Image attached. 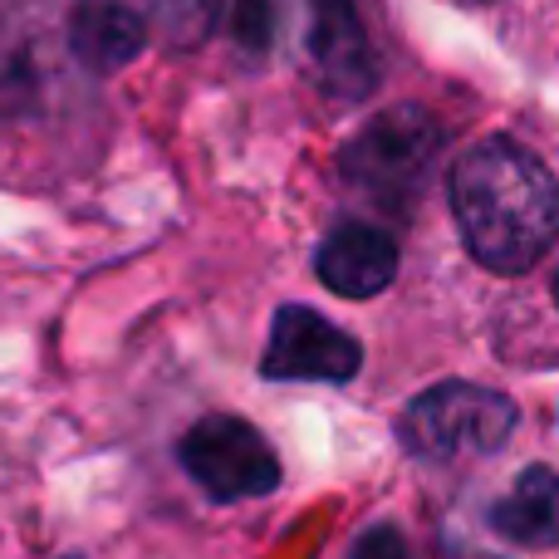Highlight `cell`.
<instances>
[{
	"label": "cell",
	"mask_w": 559,
	"mask_h": 559,
	"mask_svg": "<svg viewBox=\"0 0 559 559\" xmlns=\"http://www.w3.org/2000/svg\"><path fill=\"white\" fill-rule=\"evenodd\" d=\"M447 192L456 226L486 271H531L559 236L555 173L511 138H486L456 157Z\"/></svg>",
	"instance_id": "6da1fadb"
},
{
	"label": "cell",
	"mask_w": 559,
	"mask_h": 559,
	"mask_svg": "<svg viewBox=\"0 0 559 559\" xmlns=\"http://www.w3.org/2000/svg\"><path fill=\"white\" fill-rule=\"evenodd\" d=\"M442 157V128L427 108L397 104L373 114L338 153V173L354 192L373 197L388 212H413L423 187L432 182V167Z\"/></svg>",
	"instance_id": "7a4b0ae2"
},
{
	"label": "cell",
	"mask_w": 559,
	"mask_h": 559,
	"mask_svg": "<svg viewBox=\"0 0 559 559\" xmlns=\"http://www.w3.org/2000/svg\"><path fill=\"white\" fill-rule=\"evenodd\" d=\"M515 432V403L496 388L481 383H437L407 403L397 437H403L407 456L417 462H472V456H491L511 442Z\"/></svg>",
	"instance_id": "3957f363"
},
{
	"label": "cell",
	"mask_w": 559,
	"mask_h": 559,
	"mask_svg": "<svg viewBox=\"0 0 559 559\" xmlns=\"http://www.w3.org/2000/svg\"><path fill=\"white\" fill-rule=\"evenodd\" d=\"M182 472L202 486L212 501H251L280 486V456L261 432L241 417H202L177 447Z\"/></svg>",
	"instance_id": "277c9868"
},
{
	"label": "cell",
	"mask_w": 559,
	"mask_h": 559,
	"mask_svg": "<svg viewBox=\"0 0 559 559\" xmlns=\"http://www.w3.org/2000/svg\"><path fill=\"white\" fill-rule=\"evenodd\" d=\"M358 364H364V348L354 334H344L305 305H285L271 324L261 373L275 383H348Z\"/></svg>",
	"instance_id": "5b68a950"
},
{
	"label": "cell",
	"mask_w": 559,
	"mask_h": 559,
	"mask_svg": "<svg viewBox=\"0 0 559 559\" xmlns=\"http://www.w3.org/2000/svg\"><path fill=\"white\" fill-rule=\"evenodd\" d=\"M305 5H309L305 45H309V64H314L319 84L334 98H344V104L364 98L378 79V59L354 0H305Z\"/></svg>",
	"instance_id": "8992f818"
},
{
	"label": "cell",
	"mask_w": 559,
	"mask_h": 559,
	"mask_svg": "<svg viewBox=\"0 0 559 559\" xmlns=\"http://www.w3.org/2000/svg\"><path fill=\"white\" fill-rule=\"evenodd\" d=\"M314 271L334 295L368 299V295H378V289L393 285L397 246H393V236L378 231V226L344 222L324 236V246H319V255H314Z\"/></svg>",
	"instance_id": "52a82bcc"
},
{
	"label": "cell",
	"mask_w": 559,
	"mask_h": 559,
	"mask_svg": "<svg viewBox=\"0 0 559 559\" xmlns=\"http://www.w3.org/2000/svg\"><path fill=\"white\" fill-rule=\"evenodd\" d=\"M147 45V20L123 0H79L69 10V55L88 74H118Z\"/></svg>",
	"instance_id": "ba28073f"
},
{
	"label": "cell",
	"mask_w": 559,
	"mask_h": 559,
	"mask_svg": "<svg viewBox=\"0 0 559 559\" xmlns=\"http://www.w3.org/2000/svg\"><path fill=\"white\" fill-rule=\"evenodd\" d=\"M491 525L501 540L521 550H550L559 545V472L525 466L515 486L491 506Z\"/></svg>",
	"instance_id": "9c48e42d"
},
{
	"label": "cell",
	"mask_w": 559,
	"mask_h": 559,
	"mask_svg": "<svg viewBox=\"0 0 559 559\" xmlns=\"http://www.w3.org/2000/svg\"><path fill=\"white\" fill-rule=\"evenodd\" d=\"M216 10H222V0H153V25L167 45L197 49L212 39Z\"/></svg>",
	"instance_id": "30bf717a"
},
{
	"label": "cell",
	"mask_w": 559,
	"mask_h": 559,
	"mask_svg": "<svg viewBox=\"0 0 559 559\" xmlns=\"http://www.w3.org/2000/svg\"><path fill=\"white\" fill-rule=\"evenodd\" d=\"M236 39L251 55L275 45V0H236Z\"/></svg>",
	"instance_id": "8fae6325"
},
{
	"label": "cell",
	"mask_w": 559,
	"mask_h": 559,
	"mask_svg": "<svg viewBox=\"0 0 559 559\" xmlns=\"http://www.w3.org/2000/svg\"><path fill=\"white\" fill-rule=\"evenodd\" d=\"M348 559H407V540L397 525H373L358 535V545L348 550Z\"/></svg>",
	"instance_id": "7c38bea8"
},
{
	"label": "cell",
	"mask_w": 559,
	"mask_h": 559,
	"mask_svg": "<svg viewBox=\"0 0 559 559\" xmlns=\"http://www.w3.org/2000/svg\"><path fill=\"white\" fill-rule=\"evenodd\" d=\"M555 305H559V275H555Z\"/></svg>",
	"instance_id": "4fadbf2b"
}]
</instances>
